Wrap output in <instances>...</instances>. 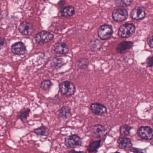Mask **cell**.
Listing matches in <instances>:
<instances>
[{"label":"cell","instance_id":"cell-27","mask_svg":"<svg viewBox=\"0 0 153 153\" xmlns=\"http://www.w3.org/2000/svg\"><path fill=\"white\" fill-rule=\"evenodd\" d=\"M6 45V41L3 38L0 37V50L2 49Z\"/></svg>","mask_w":153,"mask_h":153},{"label":"cell","instance_id":"cell-6","mask_svg":"<svg viewBox=\"0 0 153 153\" xmlns=\"http://www.w3.org/2000/svg\"><path fill=\"white\" fill-rule=\"evenodd\" d=\"M53 38V35L50 32L42 31L36 35L35 40L37 44L43 45L51 41Z\"/></svg>","mask_w":153,"mask_h":153},{"label":"cell","instance_id":"cell-13","mask_svg":"<svg viewBox=\"0 0 153 153\" xmlns=\"http://www.w3.org/2000/svg\"><path fill=\"white\" fill-rule=\"evenodd\" d=\"M91 111L96 115H101L107 112V108L104 105L100 103H94L90 107Z\"/></svg>","mask_w":153,"mask_h":153},{"label":"cell","instance_id":"cell-15","mask_svg":"<svg viewBox=\"0 0 153 153\" xmlns=\"http://www.w3.org/2000/svg\"><path fill=\"white\" fill-rule=\"evenodd\" d=\"M118 146L120 149H128L132 147L131 140L126 137H121L119 138L117 141Z\"/></svg>","mask_w":153,"mask_h":153},{"label":"cell","instance_id":"cell-10","mask_svg":"<svg viewBox=\"0 0 153 153\" xmlns=\"http://www.w3.org/2000/svg\"><path fill=\"white\" fill-rule=\"evenodd\" d=\"M145 11L141 7H136L132 10L130 13V17L133 19L140 20L143 19L146 16Z\"/></svg>","mask_w":153,"mask_h":153},{"label":"cell","instance_id":"cell-32","mask_svg":"<svg viewBox=\"0 0 153 153\" xmlns=\"http://www.w3.org/2000/svg\"><path fill=\"white\" fill-rule=\"evenodd\" d=\"M111 153H121L119 152H115Z\"/></svg>","mask_w":153,"mask_h":153},{"label":"cell","instance_id":"cell-23","mask_svg":"<svg viewBox=\"0 0 153 153\" xmlns=\"http://www.w3.org/2000/svg\"><path fill=\"white\" fill-rule=\"evenodd\" d=\"M64 64L63 61L61 58H54L51 62V66L54 69H58Z\"/></svg>","mask_w":153,"mask_h":153},{"label":"cell","instance_id":"cell-28","mask_svg":"<svg viewBox=\"0 0 153 153\" xmlns=\"http://www.w3.org/2000/svg\"><path fill=\"white\" fill-rule=\"evenodd\" d=\"M130 150H131V152L134 153H145L144 150H142V149L131 147Z\"/></svg>","mask_w":153,"mask_h":153},{"label":"cell","instance_id":"cell-22","mask_svg":"<svg viewBox=\"0 0 153 153\" xmlns=\"http://www.w3.org/2000/svg\"><path fill=\"white\" fill-rule=\"evenodd\" d=\"M115 2L119 7H126L132 4L134 0H115Z\"/></svg>","mask_w":153,"mask_h":153},{"label":"cell","instance_id":"cell-11","mask_svg":"<svg viewBox=\"0 0 153 153\" xmlns=\"http://www.w3.org/2000/svg\"><path fill=\"white\" fill-rule=\"evenodd\" d=\"M52 50L58 54L64 55L68 53L69 48L68 46L62 42H57L53 46Z\"/></svg>","mask_w":153,"mask_h":153},{"label":"cell","instance_id":"cell-30","mask_svg":"<svg viewBox=\"0 0 153 153\" xmlns=\"http://www.w3.org/2000/svg\"><path fill=\"white\" fill-rule=\"evenodd\" d=\"M148 67H152L153 65V56L149 57L147 61Z\"/></svg>","mask_w":153,"mask_h":153},{"label":"cell","instance_id":"cell-26","mask_svg":"<svg viewBox=\"0 0 153 153\" xmlns=\"http://www.w3.org/2000/svg\"><path fill=\"white\" fill-rule=\"evenodd\" d=\"M30 112V109H27L25 110L24 111L21 112L20 114L19 115L18 118L19 119L22 121H23L27 118L29 116Z\"/></svg>","mask_w":153,"mask_h":153},{"label":"cell","instance_id":"cell-2","mask_svg":"<svg viewBox=\"0 0 153 153\" xmlns=\"http://www.w3.org/2000/svg\"><path fill=\"white\" fill-rule=\"evenodd\" d=\"M75 85L71 82L64 81L59 85V90L62 95L69 97L74 95L75 93Z\"/></svg>","mask_w":153,"mask_h":153},{"label":"cell","instance_id":"cell-18","mask_svg":"<svg viewBox=\"0 0 153 153\" xmlns=\"http://www.w3.org/2000/svg\"><path fill=\"white\" fill-rule=\"evenodd\" d=\"M75 10L74 8L71 6H67L63 8L61 11V15L65 18L71 17L74 14Z\"/></svg>","mask_w":153,"mask_h":153},{"label":"cell","instance_id":"cell-34","mask_svg":"<svg viewBox=\"0 0 153 153\" xmlns=\"http://www.w3.org/2000/svg\"><path fill=\"white\" fill-rule=\"evenodd\" d=\"M152 120H153V116H152Z\"/></svg>","mask_w":153,"mask_h":153},{"label":"cell","instance_id":"cell-33","mask_svg":"<svg viewBox=\"0 0 153 153\" xmlns=\"http://www.w3.org/2000/svg\"><path fill=\"white\" fill-rule=\"evenodd\" d=\"M1 106H0V110H1Z\"/></svg>","mask_w":153,"mask_h":153},{"label":"cell","instance_id":"cell-9","mask_svg":"<svg viewBox=\"0 0 153 153\" xmlns=\"http://www.w3.org/2000/svg\"><path fill=\"white\" fill-rule=\"evenodd\" d=\"M11 50L12 53L17 55H25L27 53L26 46L22 42H18L13 44L11 47Z\"/></svg>","mask_w":153,"mask_h":153},{"label":"cell","instance_id":"cell-35","mask_svg":"<svg viewBox=\"0 0 153 153\" xmlns=\"http://www.w3.org/2000/svg\"><path fill=\"white\" fill-rule=\"evenodd\" d=\"M44 1H47V0H44Z\"/></svg>","mask_w":153,"mask_h":153},{"label":"cell","instance_id":"cell-1","mask_svg":"<svg viewBox=\"0 0 153 153\" xmlns=\"http://www.w3.org/2000/svg\"><path fill=\"white\" fill-rule=\"evenodd\" d=\"M134 25L132 23H126L123 24L119 29V36L123 38H128L133 36L135 31Z\"/></svg>","mask_w":153,"mask_h":153},{"label":"cell","instance_id":"cell-12","mask_svg":"<svg viewBox=\"0 0 153 153\" xmlns=\"http://www.w3.org/2000/svg\"><path fill=\"white\" fill-rule=\"evenodd\" d=\"M19 30L23 36H29L33 33L34 29L33 25L31 23L23 22L19 26Z\"/></svg>","mask_w":153,"mask_h":153},{"label":"cell","instance_id":"cell-4","mask_svg":"<svg viewBox=\"0 0 153 153\" xmlns=\"http://www.w3.org/2000/svg\"><path fill=\"white\" fill-rule=\"evenodd\" d=\"M113 33L112 26L108 24L102 25L98 30V36L102 40H107L110 38Z\"/></svg>","mask_w":153,"mask_h":153},{"label":"cell","instance_id":"cell-31","mask_svg":"<svg viewBox=\"0 0 153 153\" xmlns=\"http://www.w3.org/2000/svg\"><path fill=\"white\" fill-rule=\"evenodd\" d=\"M69 153H85L82 151H76L74 150H71L69 151Z\"/></svg>","mask_w":153,"mask_h":153},{"label":"cell","instance_id":"cell-24","mask_svg":"<svg viewBox=\"0 0 153 153\" xmlns=\"http://www.w3.org/2000/svg\"><path fill=\"white\" fill-rule=\"evenodd\" d=\"M131 129L132 128L128 125L126 124L122 125L120 127V134L123 136H128L130 134V131Z\"/></svg>","mask_w":153,"mask_h":153},{"label":"cell","instance_id":"cell-3","mask_svg":"<svg viewBox=\"0 0 153 153\" xmlns=\"http://www.w3.org/2000/svg\"><path fill=\"white\" fill-rule=\"evenodd\" d=\"M82 139L77 135L68 136L64 140L65 145L70 148H75L82 145Z\"/></svg>","mask_w":153,"mask_h":153},{"label":"cell","instance_id":"cell-7","mask_svg":"<svg viewBox=\"0 0 153 153\" xmlns=\"http://www.w3.org/2000/svg\"><path fill=\"white\" fill-rule=\"evenodd\" d=\"M113 20L117 22L125 21L128 17L127 10L124 9H117L113 11L112 13Z\"/></svg>","mask_w":153,"mask_h":153},{"label":"cell","instance_id":"cell-17","mask_svg":"<svg viewBox=\"0 0 153 153\" xmlns=\"http://www.w3.org/2000/svg\"><path fill=\"white\" fill-rule=\"evenodd\" d=\"M34 133L38 136L48 137L50 134V131L47 127L42 126L34 129Z\"/></svg>","mask_w":153,"mask_h":153},{"label":"cell","instance_id":"cell-19","mask_svg":"<svg viewBox=\"0 0 153 153\" xmlns=\"http://www.w3.org/2000/svg\"><path fill=\"white\" fill-rule=\"evenodd\" d=\"M101 140H97V141L93 142L88 146L87 150L89 153H93L97 152L98 149L101 147Z\"/></svg>","mask_w":153,"mask_h":153},{"label":"cell","instance_id":"cell-8","mask_svg":"<svg viewBox=\"0 0 153 153\" xmlns=\"http://www.w3.org/2000/svg\"><path fill=\"white\" fill-rule=\"evenodd\" d=\"M138 136L144 140H149L153 137V130L148 126H142L137 131Z\"/></svg>","mask_w":153,"mask_h":153},{"label":"cell","instance_id":"cell-20","mask_svg":"<svg viewBox=\"0 0 153 153\" xmlns=\"http://www.w3.org/2000/svg\"><path fill=\"white\" fill-rule=\"evenodd\" d=\"M102 46V43L99 39H94L91 40L88 44V47L92 51L99 50Z\"/></svg>","mask_w":153,"mask_h":153},{"label":"cell","instance_id":"cell-5","mask_svg":"<svg viewBox=\"0 0 153 153\" xmlns=\"http://www.w3.org/2000/svg\"><path fill=\"white\" fill-rule=\"evenodd\" d=\"M90 131L94 137L99 138L104 136L108 130L105 126L98 124L91 127Z\"/></svg>","mask_w":153,"mask_h":153},{"label":"cell","instance_id":"cell-21","mask_svg":"<svg viewBox=\"0 0 153 153\" xmlns=\"http://www.w3.org/2000/svg\"><path fill=\"white\" fill-rule=\"evenodd\" d=\"M89 62L86 58L79 59L76 62V66L79 69H84L88 67Z\"/></svg>","mask_w":153,"mask_h":153},{"label":"cell","instance_id":"cell-14","mask_svg":"<svg viewBox=\"0 0 153 153\" xmlns=\"http://www.w3.org/2000/svg\"><path fill=\"white\" fill-rule=\"evenodd\" d=\"M133 43L130 41H123L119 44L117 47V51L120 53H124L131 49L133 47Z\"/></svg>","mask_w":153,"mask_h":153},{"label":"cell","instance_id":"cell-16","mask_svg":"<svg viewBox=\"0 0 153 153\" xmlns=\"http://www.w3.org/2000/svg\"><path fill=\"white\" fill-rule=\"evenodd\" d=\"M60 118L62 119H67L71 116V109L68 106H64L58 111Z\"/></svg>","mask_w":153,"mask_h":153},{"label":"cell","instance_id":"cell-25","mask_svg":"<svg viewBox=\"0 0 153 153\" xmlns=\"http://www.w3.org/2000/svg\"><path fill=\"white\" fill-rule=\"evenodd\" d=\"M53 83L50 80H46L43 81L40 84V87L42 90L45 91H48L51 89Z\"/></svg>","mask_w":153,"mask_h":153},{"label":"cell","instance_id":"cell-29","mask_svg":"<svg viewBox=\"0 0 153 153\" xmlns=\"http://www.w3.org/2000/svg\"><path fill=\"white\" fill-rule=\"evenodd\" d=\"M147 43L151 48H153V36H150L147 39Z\"/></svg>","mask_w":153,"mask_h":153}]
</instances>
